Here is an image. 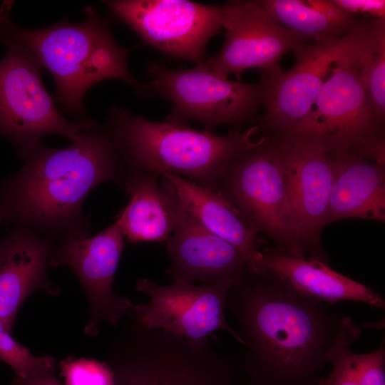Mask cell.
Instances as JSON below:
<instances>
[{
    "mask_svg": "<svg viewBox=\"0 0 385 385\" xmlns=\"http://www.w3.org/2000/svg\"><path fill=\"white\" fill-rule=\"evenodd\" d=\"M227 307L244 341L241 368L254 385H315L345 317L268 271L235 281Z\"/></svg>",
    "mask_w": 385,
    "mask_h": 385,
    "instance_id": "cell-1",
    "label": "cell"
},
{
    "mask_svg": "<svg viewBox=\"0 0 385 385\" xmlns=\"http://www.w3.org/2000/svg\"><path fill=\"white\" fill-rule=\"evenodd\" d=\"M128 178L118 143L107 126L96 127L63 148L42 143L24 158L22 168L0 184L6 224L29 228L54 242L66 235H89L83 202L98 185Z\"/></svg>",
    "mask_w": 385,
    "mask_h": 385,
    "instance_id": "cell-2",
    "label": "cell"
},
{
    "mask_svg": "<svg viewBox=\"0 0 385 385\" xmlns=\"http://www.w3.org/2000/svg\"><path fill=\"white\" fill-rule=\"evenodd\" d=\"M13 5L5 1L0 6V41L21 46L41 68L50 72L56 84L54 98L64 112L84 117L87 91L107 79L122 81L141 94L150 92L128 68L131 48L116 43L108 22L95 8H85L86 19L81 24L65 18L48 27L26 29L12 21Z\"/></svg>",
    "mask_w": 385,
    "mask_h": 385,
    "instance_id": "cell-3",
    "label": "cell"
},
{
    "mask_svg": "<svg viewBox=\"0 0 385 385\" xmlns=\"http://www.w3.org/2000/svg\"><path fill=\"white\" fill-rule=\"evenodd\" d=\"M106 125L118 143L128 174L173 173L213 190L236 158L267 139H255L258 125L218 135L185 124L150 121L123 106L111 107Z\"/></svg>",
    "mask_w": 385,
    "mask_h": 385,
    "instance_id": "cell-4",
    "label": "cell"
},
{
    "mask_svg": "<svg viewBox=\"0 0 385 385\" xmlns=\"http://www.w3.org/2000/svg\"><path fill=\"white\" fill-rule=\"evenodd\" d=\"M108 365L113 385H254L237 357L133 322L117 340Z\"/></svg>",
    "mask_w": 385,
    "mask_h": 385,
    "instance_id": "cell-5",
    "label": "cell"
},
{
    "mask_svg": "<svg viewBox=\"0 0 385 385\" xmlns=\"http://www.w3.org/2000/svg\"><path fill=\"white\" fill-rule=\"evenodd\" d=\"M357 46L334 63L311 111L277 135L314 140L333 151L384 163V123L376 116L356 66Z\"/></svg>",
    "mask_w": 385,
    "mask_h": 385,
    "instance_id": "cell-6",
    "label": "cell"
},
{
    "mask_svg": "<svg viewBox=\"0 0 385 385\" xmlns=\"http://www.w3.org/2000/svg\"><path fill=\"white\" fill-rule=\"evenodd\" d=\"M2 43L7 52L0 61V135L12 142L23 159L44 135H61L73 143L97 126L88 118L66 119L46 91L33 57L16 43Z\"/></svg>",
    "mask_w": 385,
    "mask_h": 385,
    "instance_id": "cell-7",
    "label": "cell"
},
{
    "mask_svg": "<svg viewBox=\"0 0 385 385\" xmlns=\"http://www.w3.org/2000/svg\"><path fill=\"white\" fill-rule=\"evenodd\" d=\"M147 72L152 78L148 89L173 106L165 121L188 125L202 123L213 133L220 125L233 130L253 120L262 106L260 83L231 81L201 65L190 69L173 70L151 62Z\"/></svg>",
    "mask_w": 385,
    "mask_h": 385,
    "instance_id": "cell-8",
    "label": "cell"
},
{
    "mask_svg": "<svg viewBox=\"0 0 385 385\" xmlns=\"http://www.w3.org/2000/svg\"><path fill=\"white\" fill-rule=\"evenodd\" d=\"M247 217L286 248L284 255L304 258L287 179L275 138L236 158L218 190Z\"/></svg>",
    "mask_w": 385,
    "mask_h": 385,
    "instance_id": "cell-9",
    "label": "cell"
},
{
    "mask_svg": "<svg viewBox=\"0 0 385 385\" xmlns=\"http://www.w3.org/2000/svg\"><path fill=\"white\" fill-rule=\"evenodd\" d=\"M103 2L146 44L165 55L196 65L205 60L208 42L223 29L222 5L186 0Z\"/></svg>",
    "mask_w": 385,
    "mask_h": 385,
    "instance_id": "cell-10",
    "label": "cell"
},
{
    "mask_svg": "<svg viewBox=\"0 0 385 385\" xmlns=\"http://www.w3.org/2000/svg\"><path fill=\"white\" fill-rule=\"evenodd\" d=\"M234 281L200 286L173 280L161 286L147 279L137 281V291L148 294V303L133 307L135 322L148 329H160L192 342L208 340L217 330L229 333L242 346L241 334L227 321L225 309Z\"/></svg>",
    "mask_w": 385,
    "mask_h": 385,
    "instance_id": "cell-11",
    "label": "cell"
},
{
    "mask_svg": "<svg viewBox=\"0 0 385 385\" xmlns=\"http://www.w3.org/2000/svg\"><path fill=\"white\" fill-rule=\"evenodd\" d=\"M360 31L357 21L351 31L339 38L302 46L294 52L296 63L289 71L262 72V127L280 134L302 120L312 109L334 63L356 46Z\"/></svg>",
    "mask_w": 385,
    "mask_h": 385,
    "instance_id": "cell-12",
    "label": "cell"
},
{
    "mask_svg": "<svg viewBox=\"0 0 385 385\" xmlns=\"http://www.w3.org/2000/svg\"><path fill=\"white\" fill-rule=\"evenodd\" d=\"M223 7L225 40L220 51L200 63L205 68L240 81L243 71L281 70L280 58L309 41L275 21L259 1H229Z\"/></svg>",
    "mask_w": 385,
    "mask_h": 385,
    "instance_id": "cell-13",
    "label": "cell"
},
{
    "mask_svg": "<svg viewBox=\"0 0 385 385\" xmlns=\"http://www.w3.org/2000/svg\"><path fill=\"white\" fill-rule=\"evenodd\" d=\"M125 235L118 221L94 236L66 235L54 242L49 266L66 265L76 274L87 294L89 321L87 334H97L103 322L115 324L134 306L130 298L113 292V284L124 247Z\"/></svg>",
    "mask_w": 385,
    "mask_h": 385,
    "instance_id": "cell-14",
    "label": "cell"
},
{
    "mask_svg": "<svg viewBox=\"0 0 385 385\" xmlns=\"http://www.w3.org/2000/svg\"><path fill=\"white\" fill-rule=\"evenodd\" d=\"M289 201L304 250L326 225L334 176V151L314 140L277 135Z\"/></svg>",
    "mask_w": 385,
    "mask_h": 385,
    "instance_id": "cell-15",
    "label": "cell"
},
{
    "mask_svg": "<svg viewBox=\"0 0 385 385\" xmlns=\"http://www.w3.org/2000/svg\"><path fill=\"white\" fill-rule=\"evenodd\" d=\"M177 200V223L166 240L170 259L166 273L173 280L213 285L229 279L235 282L249 272L241 253L205 229Z\"/></svg>",
    "mask_w": 385,
    "mask_h": 385,
    "instance_id": "cell-16",
    "label": "cell"
},
{
    "mask_svg": "<svg viewBox=\"0 0 385 385\" xmlns=\"http://www.w3.org/2000/svg\"><path fill=\"white\" fill-rule=\"evenodd\" d=\"M54 241L15 225L0 240V320L11 333L21 304L33 292L55 291L47 277Z\"/></svg>",
    "mask_w": 385,
    "mask_h": 385,
    "instance_id": "cell-17",
    "label": "cell"
},
{
    "mask_svg": "<svg viewBox=\"0 0 385 385\" xmlns=\"http://www.w3.org/2000/svg\"><path fill=\"white\" fill-rule=\"evenodd\" d=\"M158 175L170 183L181 205L200 225L241 253L249 272H265V255L259 247L258 230L222 192L173 173Z\"/></svg>",
    "mask_w": 385,
    "mask_h": 385,
    "instance_id": "cell-18",
    "label": "cell"
},
{
    "mask_svg": "<svg viewBox=\"0 0 385 385\" xmlns=\"http://www.w3.org/2000/svg\"><path fill=\"white\" fill-rule=\"evenodd\" d=\"M334 176L326 225L346 218L385 220L384 163L334 151Z\"/></svg>",
    "mask_w": 385,
    "mask_h": 385,
    "instance_id": "cell-19",
    "label": "cell"
},
{
    "mask_svg": "<svg viewBox=\"0 0 385 385\" xmlns=\"http://www.w3.org/2000/svg\"><path fill=\"white\" fill-rule=\"evenodd\" d=\"M155 173L128 174L124 187L130 200L117 220L131 243L163 242L174 230L178 202L170 183Z\"/></svg>",
    "mask_w": 385,
    "mask_h": 385,
    "instance_id": "cell-20",
    "label": "cell"
},
{
    "mask_svg": "<svg viewBox=\"0 0 385 385\" xmlns=\"http://www.w3.org/2000/svg\"><path fill=\"white\" fill-rule=\"evenodd\" d=\"M265 270L279 277L298 292L332 305L349 300L376 308L385 307L381 294L318 259L306 260L282 253L265 255Z\"/></svg>",
    "mask_w": 385,
    "mask_h": 385,
    "instance_id": "cell-21",
    "label": "cell"
},
{
    "mask_svg": "<svg viewBox=\"0 0 385 385\" xmlns=\"http://www.w3.org/2000/svg\"><path fill=\"white\" fill-rule=\"evenodd\" d=\"M259 1L275 21L313 43L339 38L350 33L357 21L333 0Z\"/></svg>",
    "mask_w": 385,
    "mask_h": 385,
    "instance_id": "cell-22",
    "label": "cell"
},
{
    "mask_svg": "<svg viewBox=\"0 0 385 385\" xmlns=\"http://www.w3.org/2000/svg\"><path fill=\"white\" fill-rule=\"evenodd\" d=\"M360 38L356 63L378 118L385 116V19L359 21Z\"/></svg>",
    "mask_w": 385,
    "mask_h": 385,
    "instance_id": "cell-23",
    "label": "cell"
},
{
    "mask_svg": "<svg viewBox=\"0 0 385 385\" xmlns=\"http://www.w3.org/2000/svg\"><path fill=\"white\" fill-rule=\"evenodd\" d=\"M360 334L359 326L345 316L329 355L332 369L329 376L324 378V385H361L351 359V345L359 339Z\"/></svg>",
    "mask_w": 385,
    "mask_h": 385,
    "instance_id": "cell-24",
    "label": "cell"
},
{
    "mask_svg": "<svg viewBox=\"0 0 385 385\" xmlns=\"http://www.w3.org/2000/svg\"><path fill=\"white\" fill-rule=\"evenodd\" d=\"M0 359L10 366L15 377L19 379L53 369L55 366L53 357L34 356L26 347L14 339L6 329L0 332Z\"/></svg>",
    "mask_w": 385,
    "mask_h": 385,
    "instance_id": "cell-25",
    "label": "cell"
},
{
    "mask_svg": "<svg viewBox=\"0 0 385 385\" xmlns=\"http://www.w3.org/2000/svg\"><path fill=\"white\" fill-rule=\"evenodd\" d=\"M66 385H113V375L108 364L88 359H66L59 364Z\"/></svg>",
    "mask_w": 385,
    "mask_h": 385,
    "instance_id": "cell-26",
    "label": "cell"
},
{
    "mask_svg": "<svg viewBox=\"0 0 385 385\" xmlns=\"http://www.w3.org/2000/svg\"><path fill=\"white\" fill-rule=\"evenodd\" d=\"M351 359L361 385H385V349L383 344L370 353L352 352Z\"/></svg>",
    "mask_w": 385,
    "mask_h": 385,
    "instance_id": "cell-27",
    "label": "cell"
},
{
    "mask_svg": "<svg viewBox=\"0 0 385 385\" xmlns=\"http://www.w3.org/2000/svg\"><path fill=\"white\" fill-rule=\"evenodd\" d=\"M345 11L368 14L375 18L385 19V1L384 0H333Z\"/></svg>",
    "mask_w": 385,
    "mask_h": 385,
    "instance_id": "cell-28",
    "label": "cell"
},
{
    "mask_svg": "<svg viewBox=\"0 0 385 385\" xmlns=\"http://www.w3.org/2000/svg\"><path fill=\"white\" fill-rule=\"evenodd\" d=\"M11 385H63L56 377L54 369L42 371L24 379L14 377Z\"/></svg>",
    "mask_w": 385,
    "mask_h": 385,
    "instance_id": "cell-29",
    "label": "cell"
},
{
    "mask_svg": "<svg viewBox=\"0 0 385 385\" xmlns=\"http://www.w3.org/2000/svg\"><path fill=\"white\" fill-rule=\"evenodd\" d=\"M2 225H6V218L4 207L0 203V226Z\"/></svg>",
    "mask_w": 385,
    "mask_h": 385,
    "instance_id": "cell-30",
    "label": "cell"
},
{
    "mask_svg": "<svg viewBox=\"0 0 385 385\" xmlns=\"http://www.w3.org/2000/svg\"><path fill=\"white\" fill-rule=\"evenodd\" d=\"M315 385H324V378L320 377Z\"/></svg>",
    "mask_w": 385,
    "mask_h": 385,
    "instance_id": "cell-31",
    "label": "cell"
},
{
    "mask_svg": "<svg viewBox=\"0 0 385 385\" xmlns=\"http://www.w3.org/2000/svg\"><path fill=\"white\" fill-rule=\"evenodd\" d=\"M5 329L4 326L2 323V322L0 320V332Z\"/></svg>",
    "mask_w": 385,
    "mask_h": 385,
    "instance_id": "cell-32",
    "label": "cell"
}]
</instances>
